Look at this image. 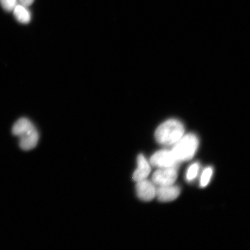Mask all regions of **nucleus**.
I'll return each mask as SVG.
<instances>
[{"label": "nucleus", "instance_id": "1", "mask_svg": "<svg viewBox=\"0 0 250 250\" xmlns=\"http://www.w3.org/2000/svg\"><path fill=\"white\" fill-rule=\"evenodd\" d=\"M185 133L184 125L179 120L170 119L159 126L155 133L156 141L161 145H174Z\"/></svg>", "mask_w": 250, "mask_h": 250}, {"label": "nucleus", "instance_id": "2", "mask_svg": "<svg viewBox=\"0 0 250 250\" xmlns=\"http://www.w3.org/2000/svg\"><path fill=\"white\" fill-rule=\"evenodd\" d=\"M199 146V140L195 134L189 133L181 137L175 143L171 152L177 162L187 161L192 159Z\"/></svg>", "mask_w": 250, "mask_h": 250}, {"label": "nucleus", "instance_id": "3", "mask_svg": "<svg viewBox=\"0 0 250 250\" xmlns=\"http://www.w3.org/2000/svg\"><path fill=\"white\" fill-rule=\"evenodd\" d=\"M177 178L176 167L161 168L153 174L152 183L159 186L173 185Z\"/></svg>", "mask_w": 250, "mask_h": 250}, {"label": "nucleus", "instance_id": "4", "mask_svg": "<svg viewBox=\"0 0 250 250\" xmlns=\"http://www.w3.org/2000/svg\"><path fill=\"white\" fill-rule=\"evenodd\" d=\"M150 163L156 167H177L179 162L176 161L173 153L168 150H162L156 152L150 159Z\"/></svg>", "mask_w": 250, "mask_h": 250}, {"label": "nucleus", "instance_id": "5", "mask_svg": "<svg viewBox=\"0 0 250 250\" xmlns=\"http://www.w3.org/2000/svg\"><path fill=\"white\" fill-rule=\"evenodd\" d=\"M18 137L20 139V147L24 151H29L35 148L39 140L38 131L33 124Z\"/></svg>", "mask_w": 250, "mask_h": 250}, {"label": "nucleus", "instance_id": "6", "mask_svg": "<svg viewBox=\"0 0 250 250\" xmlns=\"http://www.w3.org/2000/svg\"><path fill=\"white\" fill-rule=\"evenodd\" d=\"M136 188L137 196L144 201H151L156 196L155 186L150 181L145 179L138 181Z\"/></svg>", "mask_w": 250, "mask_h": 250}, {"label": "nucleus", "instance_id": "7", "mask_svg": "<svg viewBox=\"0 0 250 250\" xmlns=\"http://www.w3.org/2000/svg\"><path fill=\"white\" fill-rule=\"evenodd\" d=\"M180 193L179 187L173 185L159 186L156 189V196L159 201L167 202L174 201L177 198Z\"/></svg>", "mask_w": 250, "mask_h": 250}, {"label": "nucleus", "instance_id": "8", "mask_svg": "<svg viewBox=\"0 0 250 250\" xmlns=\"http://www.w3.org/2000/svg\"><path fill=\"white\" fill-rule=\"evenodd\" d=\"M137 165L138 167L133 173V179L138 182L141 180L146 179L151 171V167L143 155H139L137 158Z\"/></svg>", "mask_w": 250, "mask_h": 250}, {"label": "nucleus", "instance_id": "9", "mask_svg": "<svg viewBox=\"0 0 250 250\" xmlns=\"http://www.w3.org/2000/svg\"><path fill=\"white\" fill-rule=\"evenodd\" d=\"M14 17L19 22L23 24L29 23L31 21V16L30 12L27 7L17 4L13 9Z\"/></svg>", "mask_w": 250, "mask_h": 250}, {"label": "nucleus", "instance_id": "10", "mask_svg": "<svg viewBox=\"0 0 250 250\" xmlns=\"http://www.w3.org/2000/svg\"><path fill=\"white\" fill-rule=\"evenodd\" d=\"M212 174V169L211 167L206 168L203 171L201 179V186L205 187L207 186L208 184L210 181Z\"/></svg>", "mask_w": 250, "mask_h": 250}, {"label": "nucleus", "instance_id": "11", "mask_svg": "<svg viewBox=\"0 0 250 250\" xmlns=\"http://www.w3.org/2000/svg\"><path fill=\"white\" fill-rule=\"evenodd\" d=\"M18 0H0V4L4 10L8 12L13 11L15 6L17 5Z\"/></svg>", "mask_w": 250, "mask_h": 250}, {"label": "nucleus", "instance_id": "12", "mask_svg": "<svg viewBox=\"0 0 250 250\" xmlns=\"http://www.w3.org/2000/svg\"><path fill=\"white\" fill-rule=\"evenodd\" d=\"M198 170L199 165L198 164H194L190 166L187 173V180L191 181L194 179L198 174Z\"/></svg>", "mask_w": 250, "mask_h": 250}, {"label": "nucleus", "instance_id": "13", "mask_svg": "<svg viewBox=\"0 0 250 250\" xmlns=\"http://www.w3.org/2000/svg\"><path fill=\"white\" fill-rule=\"evenodd\" d=\"M34 1V0H18V2H20V4L27 7L32 4Z\"/></svg>", "mask_w": 250, "mask_h": 250}]
</instances>
